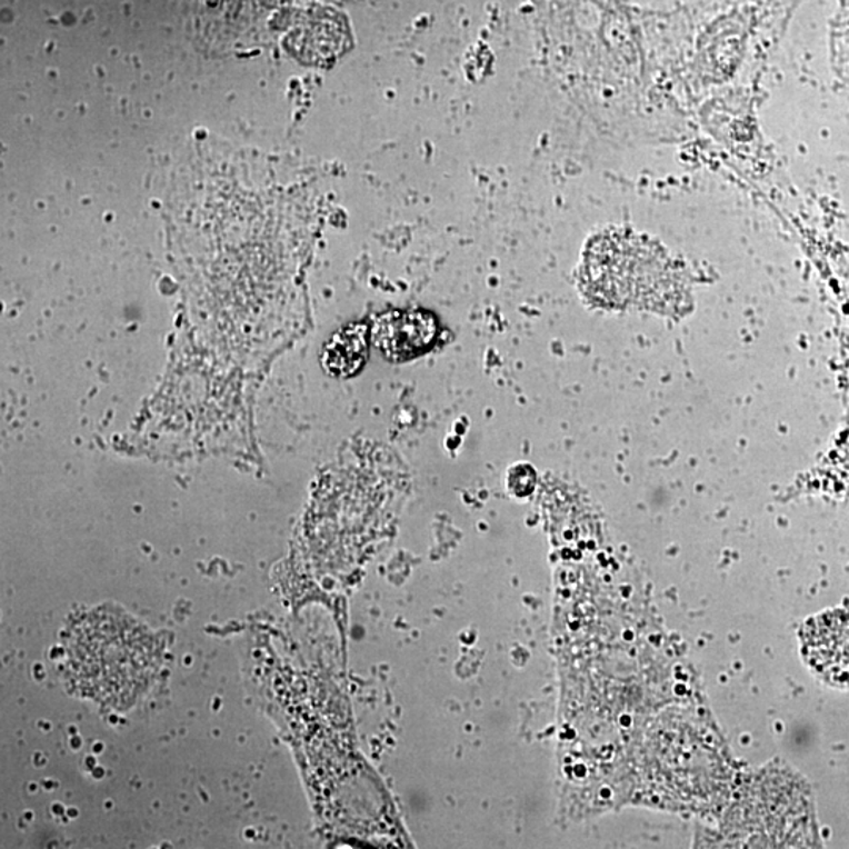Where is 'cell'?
I'll return each mask as SVG.
<instances>
[{"instance_id":"1","label":"cell","mask_w":849,"mask_h":849,"mask_svg":"<svg viewBox=\"0 0 849 849\" xmlns=\"http://www.w3.org/2000/svg\"><path fill=\"white\" fill-rule=\"evenodd\" d=\"M579 282L583 294L605 309L672 312L688 294L683 271L665 250L629 231H609L590 242Z\"/></svg>"},{"instance_id":"2","label":"cell","mask_w":849,"mask_h":849,"mask_svg":"<svg viewBox=\"0 0 849 849\" xmlns=\"http://www.w3.org/2000/svg\"><path fill=\"white\" fill-rule=\"evenodd\" d=\"M802 655L815 675L836 688H849V610L822 612L803 625Z\"/></svg>"},{"instance_id":"3","label":"cell","mask_w":849,"mask_h":849,"mask_svg":"<svg viewBox=\"0 0 849 849\" xmlns=\"http://www.w3.org/2000/svg\"><path fill=\"white\" fill-rule=\"evenodd\" d=\"M438 324L433 314L403 310L382 314L373 329L374 344L393 362L419 358L433 347Z\"/></svg>"},{"instance_id":"4","label":"cell","mask_w":849,"mask_h":849,"mask_svg":"<svg viewBox=\"0 0 849 849\" xmlns=\"http://www.w3.org/2000/svg\"><path fill=\"white\" fill-rule=\"evenodd\" d=\"M367 358H369L367 329L363 326H350L337 332L326 344L323 366L332 377L350 378L366 366Z\"/></svg>"}]
</instances>
